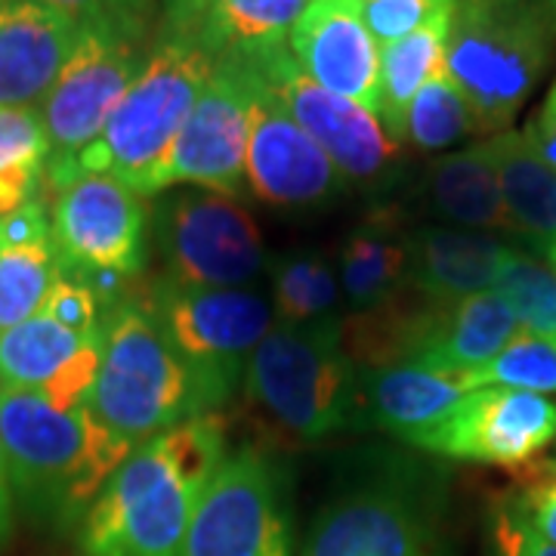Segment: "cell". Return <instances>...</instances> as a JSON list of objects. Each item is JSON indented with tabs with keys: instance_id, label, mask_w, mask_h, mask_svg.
I'll list each match as a JSON object with an SVG mask.
<instances>
[{
	"instance_id": "1",
	"label": "cell",
	"mask_w": 556,
	"mask_h": 556,
	"mask_svg": "<svg viewBox=\"0 0 556 556\" xmlns=\"http://www.w3.org/2000/svg\"><path fill=\"white\" fill-rule=\"evenodd\" d=\"M226 457L223 420L199 415L139 445L80 522L87 556H179L199 497Z\"/></svg>"
},
{
	"instance_id": "2",
	"label": "cell",
	"mask_w": 556,
	"mask_h": 556,
	"mask_svg": "<svg viewBox=\"0 0 556 556\" xmlns=\"http://www.w3.org/2000/svg\"><path fill=\"white\" fill-rule=\"evenodd\" d=\"M0 442L10 485L31 517L80 526L109 479L134 455L87 405L56 408L40 393L0 387Z\"/></svg>"
},
{
	"instance_id": "3",
	"label": "cell",
	"mask_w": 556,
	"mask_h": 556,
	"mask_svg": "<svg viewBox=\"0 0 556 556\" xmlns=\"http://www.w3.org/2000/svg\"><path fill=\"white\" fill-rule=\"evenodd\" d=\"M214 68L217 60L199 31L161 25L146 65L112 112L105 130L80 152L53 192H60L78 174H109L142 199L159 195L167 155Z\"/></svg>"
},
{
	"instance_id": "4",
	"label": "cell",
	"mask_w": 556,
	"mask_h": 556,
	"mask_svg": "<svg viewBox=\"0 0 556 556\" xmlns=\"http://www.w3.org/2000/svg\"><path fill=\"white\" fill-rule=\"evenodd\" d=\"M556 50L551 0H455L445 75L467 97L477 134H504Z\"/></svg>"
},
{
	"instance_id": "5",
	"label": "cell",
	"mask_w": 556,
	"mask_h": 556,
	"mask_svg": "<svg viewBox=\"0 0 556 556\" xmlns=\"http://www.w3.org/2000/svg\"><path fill=\"white\" fill-rule=\"evenodd\" d=\"M84 405L134 452L182 420L204 415L195 375L146 300H124L102 316L100 375Z\"/></svg>"
},
{
	"instance_id": "6",
	"label": "cell",
	"mask_w": 556,
	"mask_h": 556,
	"mask_svg": "<svg viewBox=\"0 0 556 556\" xmlns=\"http://www.w3.org/2000/svg\"><path fill=\"white\" fill-rule=\"evenodd\" d=\"M248 399L285 437L316 442L356 420L358 368L340 325L276 321L244 368Z\"/></svg>"
},
{
	"instance_id": "7",
	"label": "cell",
	"mask_w": 556,
	"mask_h": 556,
	"mask_svg": "<svg viewBox=\"0 0 556 556\" xmlns=\"http://www.w3.org/2000/svg\"><path fill=\"white\" fill-rule=\"evenodd\" d=\"M146 303L195 375L204 415H214L232 396L248 358L276 325L273 300L254 288H179L159 281Z\"/></svg>"
},
{
	"instance_id": "8",
	"label": "cell",
	"mask_w": 556,
	"mask_h": 556,
	"mask_svg": "<svg viewBox=\"0 0 556 556\" xmlns=\"http://www.w3.org/2000/svg\"><path fill=\"white\" fill-rule=\"evenodd\" d=\"M146 25H87L38 112L50 139L43 192L56 189L78 155L97 142L124 93L146 65Z\"/></svg>"
},
{
	"instance_id": "9",
	"label": "cell",
	"mask_w": 556,
	"mask_h": 556,
	"mask_svg": "<svg viewBox=\"0 0 556 556\" xmlns=\"http://www.w3.org/2000/svg\"><path fill=\"white\" fill-rule=\"evenodd\" d=\"M232 65H239L260 90H266L316 139L350 186L378 192L396 182L402 142L387 134V127L371 109L318 87L300 68L288 47L273 50L260 60L232 62Z\"/></svg>"
},
{
	"instance_id": "10",
	"label": "cell",
	"mask_w": 556,
	"mask_h": 556,
	"mask_svg": "<svg viewBox=\"0 0 556 556\" xmlns=\"http://www.w3.org/2000/svg\"><path fill=\"white\" fill-rule=\"evenodd\" d=\"M164 278L179 288H248L266 269L254 217L217 192H177L159 204Z\"/></svg>"
},
{
	"instance_id": "11",
	"label": "cell",
	"mask_w": 556,
	"mask_h": 556,
	"mask_svg": "<svg viewBox=\"0 0 556 556\" xmlns=\"http://www.w3.org/2000/svg\"><path fill=\"white\" fill-rule=\"evenodd\" d=\"M179 556H291L278 470L254 448L223 457L204 485Z\"/></svg>"
},
{
	"instance_id": "12",
	"label": "cell",
	"mask_w": 556,
	"mask_h": 556,
	"mask_svg": "<svg viewBox=\"0 0 556 556\" xmlns=\"http://www.w3.org/2000/svg\"><path fill=\"white\" fill-rule=\"evenodd\" d=\"M50 229L65 276L134 278L146 266V204L109 174H78L53 192Z\"/></svg>"
},
{
	"instance_id": "13",
	"label": "cell",
	"mask_w": 556,
	"mask_h": 556,
	"mask_svg": "<svg viewBox=\"0 0 556 556\" xmlns=\"http://www.w3.org/2000/svg\"><path fill=\"white\" fill-rule=\"evenodd\" d=\"M303 556H442L420 492L375 477L334 495L309 529Z\"/></svg>"
},
{
	"instance_id": "14",
	"label": "cell",
	"mask_w": 556,
	"mask_h": 556,
	"mask_svg": "<svg viewBox=\"0 0 556 556\" xmlns=\"http://www.w3.org/2000/svg\"><path fill=\"white\" fill-rule=\"evenodd\" d=\"M251 112L254 84L236 65L217 62L167 155L159 179L161 192L170 186H195L239 199L251 146Z\"/></svg>"
},
{
	"instance_id": "15",
	"label": "cell",
	"mask_w": 556,
	"mask_h": 556,
	"mask_svg": "<svg viewBox=\"0 0 556 556\" xmlns=\"http://www.w3.org/2000/svg\"><path fill=\"white\" fill-rule=\"evenodd\" d=\"M556 439V402L510 387H479L437 427L408 439L433 455L522 467Z\"/></svg>"
},
{
	"instance_id": "16",
	"label": "cell",
	"mask_w": 556,
	"mask_h": 556,
	"mask_svg": "<svg viewBox=\"0 0 556 556\" xmlns=\"http://www.w3.org/2000/svg\"><path fill=\"white\" fill-rule=\"evenodd\" d=\"M244 186L254 199L278 211H318L350 192V182L325 149L257 84Z\"/></svg>"
},
{
	"instance_id": "17",
	"label": "cell",
	"mask_w": 556,
	"mask_h": 556,
	"mask_svg": "<svg viewBox=\"0 0 556 556\" xmlns=\"http://www.w3.org/2000/svg\"><path fill=\"white\" fill-rule=\"evenodd\" d=\"M288 50L318 87L378 115L380 43L362 20V0H309Z\"/></svg>"
},
{
	"instance_id": "18",
	"label": "cell",
	"mask_w": 556,
	"mask_h": 556,
	"mask_svg": "<svg viewBox=\"0 0 556 556\" xmlns=\"http://www.w3.org/2000/svg\"><path fill=\"white\" fill-rule=\"evenodd\" d=\"M100 358L102 328L78 334L35 316L0 331V387L40 393L56 408H78L93 390Z\"/></svg>"
},
{
	"instance_id": "19",
	"label": "cell",
	"mask_w": 556,
	"mask_h": 556,
	"mask_svg": "<svg viewBox=\"0 0 556 556\" xmlns=\"http://www.w3.org/2000/svg\"><path fill=\"white\" fill-rule=\"evenodd\" d=\"M84 22L31 3L0 0V105L38 109L84 38Z\"/></svg>"
},
{
	"instance_id": "20",
	"label": "cell",
	"mask_w": 556,
	"mask_h": 556,
	"mask_svg": "<svg viewBox=\"0 0 556 556\" xmlns=\"http://www.w3.org/2000/svg\"><path fill=\"white\" fill-rule=\"evenodd\" d=\"M477 390L473 375L420 362L358 368L356 420L408 442L437 427L460 399Z\"/></svg>"
},
{
	"instance_id": "21",
	"label": "cell",
	"mask_w": 556,
	"mask_h": 556,
	"mask_svg": "<svg viewBox=\"0 0 556 556\" xmlns=\"http://www.w3.org/2000/svg\"><path fill=\"white\" fill-rule=\"evenodd\" d=\"M510 244L477 229L412 226L408 232V285L437 303L492 291L501 257Z\"/></svg>"
},
{
	"instance_id": "22",
	"label": "cell",
	"mask_w": 556,
	"mask_h": 556,
	"mask_svg": "<svg viewBox=\"0 0 556 556\" xmlns=\"http://www.w3.org/2000/svg\"><path fill=\"white\" fill-rule=\"evenodd\" d=\"M408 232L399 207H375L340 241V291L353 313L375 309L408 285Z\"/></svg>"
},
{
	"instance_id": "23",
	"label": "cell",
	"mask_w": 556,
	"mask_h": 556,
	"mask_svg": "<svg viewBox=\"0 0 556 556\" xmlns=\"http://www.w3.org/2000/svg\"><path fill=\"white\" fill-rule=\"evenodd\" d=\"M517 334H522V328L497 291H482L455 303H437L415 362L473 375Z\"/></svg>"
},
{
	"instance_id": "24",
	"label": "cell",
	"mask_w": 556,
	"mask_h": 556,
	"mask_svg": "<svg viewBox=\"0 0 556 556\" xmlns=\"http://www.w3.org/2000/svg\"><path fill=\"white\" fill-rule=\"evenodd\" d=\"M485 142L495 161L514 236L547 260L556 248V170L532 146L526 130H504Z\"/></svg>"
},
{
	"instance_id": "25",
	"label": "cell",
	"mask_w": 556,
	"mask_h": 556,
	"mask_svg": "<svg viewBox=\"0 0 556 556\" xmlns=\"http://www.w3.org/2000/svg\"><path fill=\"white\" fill-rule=\"evenodd\" d=\"M427 201L430 211L445 223L477 232H514L507 207L501 199L495 161L489 142L460 152H448L427 170Z\"/></svg>"
},
{
	"instance_id": "26",
	"label": "cell",
	"mask_w": 556,
	"mask_h": 556,
	"mask_svg": "<svg viewBox=\"0 0 556 556\" xmlns=\"http://www.w3.org/2000/svg\"><path fill=\"white\" fill-rule=\"evenodd\" d=\"M309 0H214L199 38L217 62L260 60L285 50Z\"/></svg>"
},
{
	"instance_id": "27",
	"label": "cell",
	"mask_w": 556,
	"mask_h": 556,
	"mask_svg": "<svg viewBox=\"0 0 556 556\" xmlns=\"http://www.w3.org/2000/svg\"><path fill=\"white\" fill-rule=\"evenodd\" d=\"M452 16H455V7L437 13L427 25H420L415 35L383 47V53H380L378 118L396 142H402L405 115H408V105L420 93V87L445 72Z\"/></svg>"
},
{
	"instance_id": "28",
	"label": "cell",
	"mask_w": 556,
	"mask_h": 556,
	"mask_svg": "<svg viewBox=\"0 0 556 556\" xmlns=\"http://www.w3.org/2000/svg\"><path fill=\"white\" fill-rule=\"evenodd\" d=\"M273 309L288 325H340L343 291L338 266L313 251H294L273 263Z\"/></svg>"
},
{
	"instance_id": "29",
	"label": "cell",
	"mask_w": 556,
	"mask_h": 556,
	"mask_svg": "<svg viewBox=\"0 0 556 556\" xmlns=\"http://www.w3.org/2000/svg\"><path fill=\"white\" fill-rule=\"evenodd\" d=\"M50 139L38 109L0 105V217L43 195Z\"/></svg>"
},
{
	"instance_id": "30",
	"label": "cell",
	"mask_w": 556,
	"mask_h": 556,
	"mask_svg": "<svg viewBox=\"0 0 556 556\" xmlns=\"http://www.w3.org/2000/svg\"><path fill=\"white\" fill-rule=\"evenodd\" d=\"M62 276L53 236L20 244H0V331L35 318Z\"/></svg>"
},
{
	"instance_id": "31",
	"label": "cell",
	"mask_w": 556,
	"mask_h": 556,
	"mask_svg": "<svg viewBox=\"0 0 556 556\" xmlns=\"http://www.w3.org/2000/svg\"><path fill=\"white\" fill-rule=\"evenodd\" d=\"M492 291L514 309L526 334L556 338V266L551 260L507 248Z\"/></svg>"
},
{
	"instance_id": "32",
	"label": "cell",
	"mask_w": 556,
	"mask_h": 556,
	"mask_svg": "<svg viewBox=\"0 0 556 556\" xmlns=\"http://www.w3.org/2000/svg\"><path fill=\"white\" fill-rule=\"evenodd\" d=\"M473 134H477V118L470 102L457 90L455 80L442 72L427 80L415 102L408 105L402 142L415 146L417 152L437 155Z\"/></svg>"
},
{
	"instance_id": "33",
	"label": "cell",
	"mask_w": 556,
	"mask_h": 556,
	"mask_svg": "<svg viewBox=\"0 0 556 556\" xmlns=\"http://www.w3.org/2000/svg\"><path fill=\"white\" fill-rule=\"evenodd\" d=\"M479 387H510L538 396L556 393V338L517 334L485 368L473 371Z\"/></svg>"
},
{
	"instance_id": "34",
	"label": "cell",
	"mask_w": 556,
	"mask_h": 556,
	"mask_svg": "<svg viewBox=\"0 0 556 556\" xmlns=\"http://www.w3.org/2000/svg\"><path fill=\"white\" fill-rule=\"evenodd\" d=\"M448 7H455V0H362V20L378 43L390 47Z\"/></svg>"
},
{
	"instance_id": "35",
	"label": "cell",
	"mask_w": 556,
	"mask_h": 556,
	"mask_svg": "<svg viewBox=\"0 0 556 556\" xmlns=\"http://www.w3.org/2000/svg\"><path fill=\"white\" fill-rule=\"evenodd\" d=\"M38 316L53 318L56 325L68 328V331H78V334H97L105 313H102L97 294L80 278L62 273L56 285L50 288Z\"/></svg>"
},
{
	"instance_id": "36",
	"label": "cell",
	"mask_w": 556,
	"mask_h": 556,
	"mask_svg": "<svg viewBox=\"0 0 556 556\" xmlns=\"http://www.w3.org/2000/svg\"><path fill=\"white\" fill-rule=\"evenodd\" d=\"M489 556H556V547L538 535L529 519L522 517L517 501L510 497L497 507Z\"/></svg>"
},
{
	"instance_id": "37",
	"label": "cell",
	"mask_w": 556,
	"mask_h": 556,
	"mask_svg": "<svg viewBox=\"0 0 556 556\" xmlns=\"http://www.w3.org/2000/svg\"><path fill=\"white\" fill-rule=\"evenodd\" d=\"M514 501L538 535L556 547V460L535 467Z\"/></svg>"
},
{
	"instance_id": "38",
	"label": "cell",
	"mask_w": 556,
	"mask_h": 556,
	"mask_svg": "<svg viewBox=\"0 0 556 556\" xmlns=\"http://www.w3.org/2000/svg\"><path fill=\"white\" fill-rule=\"evenodd\" d=\"M62 10L84 25H142V10L130 0H31Z\"/></svg>"
},
{
	"instance_id": "39",
	"label": "cell",
	"mask_w": 556,
	"mask_h": 556,
	"mask_svg": "<svg viewBox=\"0 0 556 556\" xmlns=\"http://www.w3.org/2000/svg\"><path fill=\"white\" fill-rule=\"evenodd\" d=\"M526 137L532 139V146L556 170V80L554 87L547 90L544 102H541V109L535 112V118L529 121Z\"/></svg>"
},
{
	"instance_id": "40",
	"label": "cell",
	"mask_w": 556,
	"mask_h": 556,
	"mask_svg": "<svg viewBox=\"0 0 556 556\" xmlns=\"http://www.w3.org/2000/svg\"><path fill=\"white\" fill-rule=\"evenodd\" d=\"M211 7L214 0H164V28L199 31Z\"/></svg>"
},
{
	"instance_id": "41",
	"label": "cell",
	"mask_w": 556,
	"mask_h": 556,
	"mask_svg": "<svg viewBox=\"0 0 556 556\" xmlns=\"http://www.w3.org/2000/svg\"><path fill=\"white\" fill-rule=\"evenodd\" d=\"M13 526V485H10V470H7V455L0 442V541L10 535Z\"/></svg>"
},
{
	"instance_id": "42",
	"label": "cell",
	"mask_w": 556,
	"mask_h": 556,
	"mask_svg": "<svg viewBox=\"0 0 556 556\" xmlns=\"http://www.w3.org/2000/svg\"><path fill=\"white\" fill-rule=\"evenodd\" d=\"M134 7H139V10H146V0H130Z\"/></svg>"
},
{
	"instance_id": "43",
	"label": "cell",
	"mask_w": 556,
	"mask_h": 556,
	"mask_svg": "<svg viewBox=\"0 0 556 556\" xmlns=\"http://www.w3.org/2000/svg\"><path fill=\"white\" fill-rule=\"evenodd\" d=\"M547 260H551V263H554V266H556V248H554V251H551V257H547Z\"/></svg>"
},
{
	"instance_id": "44",
	"label": "cell",
	"mask_w": 556,
	"mask_h": 556,
	"mask_svg": "<svg viewBox=\"0 0 556 556\" xmlns=\"http://www.w3.org/2000/svg\"><path fill=\"white\" fill-rule=\"evenodd\" d=\"M551 7H554V13H556V0H551Z\"/></svg>"
}]
</instances>
